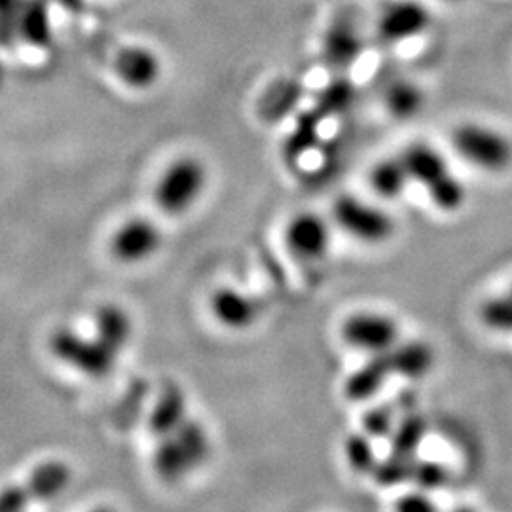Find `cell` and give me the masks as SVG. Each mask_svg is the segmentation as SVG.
<instances>
[{"label":"cell","mask_w":512,"mask_h":512,"mask_svg":"<svg viewBox=\"0 0 512 512\" xmlns=\"http://www.w3.org/2000/svg\"><path fill=\"white\" fill-rule=\"evenodd\" d=\"M399 156L403 158L412 184L423 186L437 209L456 213L465 205L467 188L459 181L439 148L420 141L408 145Z\"/></svg>","instance_id":"1"},{"label":"cell","mask_w":512,"mask_h":512,"mask_svg":"<svg viewBox=\"0 0 512 512\" xmlns=\"http://www.w3.org/2000/svg\"><path fill=\"white\" fill-rule=\"evenodd\" d=\"M211 454V439L202 421L188 418L183 425L158 439L152 456L154 473L164 482H179L200 469Z\"/></svg>","instance_id":"2"},{"label":"cell","mask_w":512,"mask_h":512,"mask_svg":"<svg viewBox=\"0 0 512 512\" xmlns=\"http://www.w3.org/2000/svg\"><path fill=\"white\" fill-rule=\"evenodd\" d=\"M207 184V165L196 156H179L158 177L152 198L167 217H183L202 200Z\"/></svg>","instance_id":"3"},{"label":"cell","mask_w":512,"mask_h":512,"mask_svg":"<svg viewBox=\"0 0 512 512\" xmlns=\"http://www.w3.org/2000/svg\"><path fill=\"white\" fill-rule=\"evenodd\" d=\"M48 349L63 365L71 366L78 374L103 380L110 376L120 359V351L93 330V336H84L78 330L55 329L48 338Z\"/></svg>","instance_id":"4"},{"label":"cell","mask_w":512,"mask_h":512,"mask_svg":"<svg viewBox=\"0 0 512 512\" xmlns=\"http://www.w3.org/2000/svg\"><path fill=\"white\" fill-rule=\"evenodd\" d=\"M334 224L349 238L365 245H384L395 236V219L376 203L344 194L332 207Z\"/></svg>","instance_id":"5"},{"label":"cell","mask_w":512,"mask_h":512,"mask_svg":"<svg viewBox=\"0 0 512 512\" xmlns=\"http://www.w3.org/2000/svg\"><path fill=\"white\" fill-rule=\"evenodd\" d=\"M459 156L488 173L507 171L512 165V141L501 131L475 122L461 124L452 133Z\"/></svg>","instance_id":"6"},{"label":"cell","mask_w":512,"mask_h":512,"mask_svg":"<svg viewBox=\"0 0 512 512\" xmlns=\"http://www.w3.org/2000/svg\"><path fill=\"white\" fill-rule=\"evenodd\" d=\"M73 480V469L63 459H46L33 469L23 486L0 492V512L23 511L37 501H50L63 494Z\"/></svg>","instance_id":"7"},{"label":"cell","mask_w":512,"mask_h":512,"mask_svg":"<svg viewBox=\"0 0 512 512\" xmlns=\"http://www.w3.org/2000/svg\"><path fill=\"white\" fill-rule=\"evenodd\" d=\"M340 336L348 348L368 357L382 355L401 342V325L380 311H357L342 323Z\"/></svg>","instance_id":"8"},{"label":"cell","mask_w":512,"mask_h":512,"mask_svg":"<svg viewBox=\"0 0 512 512\" xmlns=\"http://www.w3.org/2000/svg\"><path fill=\"white\" fill-rule=\"evenodd\" d=\"M164 247L162 228L148 217L124 220L109 239V253L122 266H139Z\"/></svg>","instance_id":"9"},{"label":"cell","mask_w":512,"mask_h":512,"mask_svg":"<svg viewBox=\"0 0 512 512\" xmlns=\"http://www.w3.org/2000/svg\"><path fill=\"white\" fill-rule=\"evenodd\" d=\"M285 245L289 253L302 262H317L329 255L332 228L319 213L302 211L289 220L285 228Z\"/></svg>","instance_id":"10"},{"label":"cell","mask_w":512,"mask_h":512,"mask_svg":"<svg viewBox=\"0 0 512 512\" xmlns=\"http://www.w3.org/2000/svg\"><path fill=\"white\" fill-rule=\"evenodd\" d=\"M431 27V12L420 0H391L378 18V33L387 44L416 40Z\"/></svg>","instance_id":"11"},{"label":"cell","mask_w":512,"mask_h":512,"mask_svg":"<svg viewBox=\"0 0 512 512\" xmlns=\"http://www.w3.org/2000/svg\"><path fill=\"white\" fill-rule=\"evenodd\" d=\"M112 71L128 90L147 92L162 78V59L145 44H129L114 57Z\"/></svg>","instance_id":"12"},{"label":"cell","mask_w":512,"mask_h":512,"mask_svg":"<svg viewBox=\"0 0 512 512\" xmlns=\"http://www.w3.org/2000/svg\"><path fill=\"white\" fill-rule=\"evenodd\" d=\"M209 310L220 327L234 332L251 329L262 313L258 298L228 285L211 294Z\"/></svg>","instance_id":"13"},{"label":"cell","mask_w":512,"mask_h":512,"mask_svg":"<svg viewBox=\"0 0 512 512\" xmlns=\"http://www.w3.org/2000/svg\"><path fill=\"white\" fill-rule=\"evenodd\" d=\"M389 378H393V370L387 353L372 355L365 365L351 372L344 384V395L353 403H366L384 389Z\"/></svg>","instance_id":"14"},{"label":"cell","mask_w":512,"mask_h":512,"mask_svg":"<svg viewBox=\"0 0 512 512\" xmlns=\"http://www.w3.org/2000/svg\"><path fill=\"white\" fill-rule=\"evenodd\" d=\"M393 376L418 382L423 380L435 366V349L421 340L399 342L387 351Z\"/></svg>","instance_id":"15"},{"label":"cell","mask_w":512,"mask_h":512,"mask_svg":"<svg viewBox=\"0 0 512 512\" xmlns=\"http://www.w3.org/2000/svg\"><path fill=\"white\" fill-rule=\"evenodd\" d=\"M190 418L186 393L179 385H169L162 391L150 412V431L156 439L171 435Z\"/></svg>","instance_id":"16"},{"label":"cell","mask_w":512,"mask_h":512,"mask_svg":"<svg viewBox=\"0 0 512 512\" xmlns=\"http://www.w3.org/2000/svg\"><path fill=\"white\" fill-rule=\"evenodd\" d=\"M93 330L101 334L112 348L124 353L131 344L135 325L126 308L114 302H105L93 315Z\"/></svg>","instance_id":"17"},{"label":"cell","mask_w":512,"mask_h":512,"mask_svg":"<svg viewBox=\"0 0 512 512\" xmlns=\"http://www.w3.org/2000/svg\"><path fill=\"white\" fill-rule=\"evenodd\" d=\"M363 52V38L353 25H332L323 40L325 61L334 69H348Z\"/></svg>","instance_id":"18"},{"label":"cell","mask_w":512,"mask_h":512,"mask_svg":"<svg viewBox=\"0 0 512 512\" xmlns=\"http://www.w3.org/2000/svg\"><path fill=\"white\" fill-rule=\"evenodd\" d=\"M370 188L374 190L376 196L382 200L393 202L404 196L408 186L412 184V179L408 175V169L404 165L401 156L385 158L370 169Z\"/></svg>","instance_id":"19"},{"label":"cell","mask_w":512,"mask_h":512,"mask_svg":"<svg viewBox=\"0 0 512 512\" xmlns=\"http://www.w3.org/2000/svg\"><path fill=\"white\" fill-rule=\"evenodd\" d=\"M384 103L391 116L399 120H410L420 114L425 105V95L416 82L401 78L385 88Z\"/></svg>","instance_id":"20"},{"label":"cell","mask_w":512,"mask_h":512,"mask_svg":"<svg viewBox=\"0 0 512 512\" xmlns=\"http://www.w3.org/2000/svg\"><path fill=\"white\" fill-rule=\"evenodd\" d=\"M427 423L420 414H408L403 420L397 421L391 437H389V454L399 458L416 459L418 448L425 439Z\"/></svg>","instance_id":"21"},{"label":"cell","mask_w":512,"mask_h":512,"mask_svg":"<svg viewBox=\"0 0 512 512\" xmlns=\"http://www.w3.org/2000/svg\"><path fill=\"white\" fill-rule=\"evenodd\" d=\"M372 440L374 439L368 437L365 431H361L349 435L344 442V454L348 459V465L359 475H372L380 463Z\"/></svg>","instance_id":"22"},{"label":"cell","mask_w":512,"mask_h":512,"mask_svg":"<svg viewBox=\"0 0 512 512\" xmlns=\"http://www.w3.org/2000/svg\"><path fill=\"white\" fill-rule=\"evenodd\" d=\"M480 319L488 329L512 334V289L503 296L488 300L480 310Z\"/></svg>","instance_id":"23"},{"label":"cell","mask_w":512,"mask_h":512,"mask_svg":"<svg viewBox=\"0 0 512 512\" xmlns=\"http://www.w3.org/2000/svg\"><path fill=\"white\" fill-rule=\"evenodd\" d=\"M410 480L421 492H433L448 482V469L433 459H416Z\"/></svg>","instance_id":"24"},{"label":"cell","mask_w":512,"mask_h":512,"mask_svg":"<svg viewBox=\"0 0 512 512\" xmlns=\"http://www.w3.org/2000/svg\"><path fill=\"white\" fill-rule=\"evenodd\" d=\"M395 425H397V418L391 406L370 408L363 416V431L372 439H389Z\"/></svg>","instance_id":"25"},{"label":"cell","mask_w":512,"mask_h":512,"mask_svg":"<svg viewBox=\"0 0 512 512\" xmlns=\"http://www.w3.org/2000/svg\"><path fill=\"white\" fill-rule=\"evenodd\" d=\"M351 101H353V88H351V84H348V82L332 84V86L325 90L323 99H321L325 109L336 110V112L348 109Z\"/></svg>","instance_id":"26"},{"label":"cell","mask_w":512,"mask_h":512,"mask_svg":"<svg viewBox=\"0 0 512 512\" xmlns=\"http://www.w3.org/2000/svg\"><path fill=\"white\" fill-rule=\"evenodd\" d=\"M315 137H317V122L315 120H302L300 128L294 131V135L289 141V150L293 152L294 156H300L311 147Z\"/></svg>","instance_id":"27"},{"label":"cell","mask_w":512,"mask_h":512,"mask_svg":"<svg viewBox=\"0 0 512 512\" xmlns=\"http://www.w3.org/2000/svg\"><path fill=\"white\" fill-rule=\"evenodd\" d=\"M395 509L401 512H425L435 511L437 507H435V503L427 497V492H421V490L416 488V492L403 495V497L397 501Z\"/></svg>","instance_id":"28"},{"label":"cell","mask_w":512,"mask_h":512,"mask_svg":"<svg viewBox=\"0 0 512 512\" xmlns=\"http://www.w3.org/2000/svg\"><path fill=\"white\" fill-rule=\"evenodd\" d=\"M450 2H461V0H450Z\"/></svg>","instance_id":"29"}]
</instances>
